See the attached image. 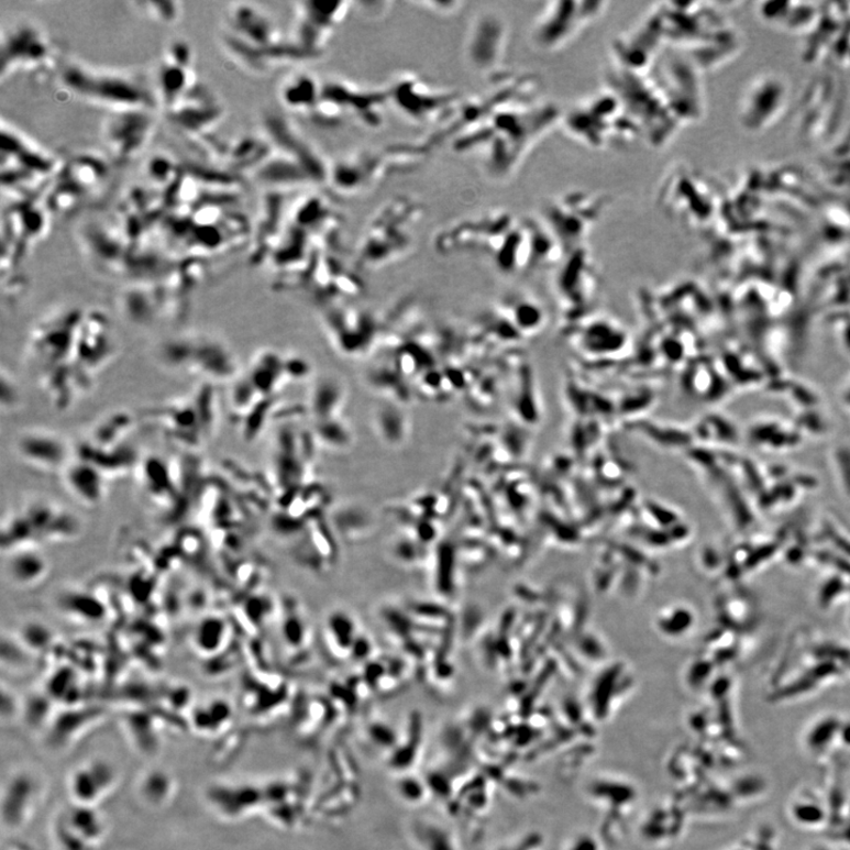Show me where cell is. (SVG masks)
I'll list each match as a JSON object with an SVG mask.
<instances>
[{"label": "cell", "instance_id": "obj_7", "mask_svg": "<svg viewBox=\"0 0 850 850\" xmlns=\"http://www.w3.org/2000/svg\"><path fill=\"white\" fill-rule=\"evenodd\" d=\"M148 417L163 427L169 438L189 448L200 446L212 437L219 417L212 384L205 383L189 399L151 410Z\"/></svg>", "mask_w": 850, "mask_h": 850}, {"label": "cell", "instance_id": "obj_9", "mask_svg": "<svg viewBox=\"0 0 850 850\" xmlns=\"http://www.w3.org/2000/svg\"><path fill=\"white\" fill-rule=\"evenodd\" d=\"M790 86L776 73H762L750 79L740 100V119L747 131H766L787 110Z\"/></svg>", "mask_w": 850, "mask_h": 850}, {"label": "cell", "instance_id": "obj_13", "mask_svg": "<svg viewBox=\"0 0 850 850\" xmlns=\"http://www.w3.org/2000/svg\"><path fill=\"white\" fill-rule=\"evenodd\" d=\"M14 448L29 466L44 472L63 473L76 457V446L66 437L45 428L22 431Z\"/></svg>", "mask_w": 850, "mask_h": 850}, {"label": "cell", "instance_id": "obj_20", "mask_svg": "<svg viewBox=\"0 0 850 850\" xmlns=\"http://www.w3.org/2000/svg\"><path fill=\"white\" fill-rule=\"evenodd\" d=\"M20 390L18 383L14 382L13 377L7 373L5 368L3 367L2 371V407L3 410H13L14 408H18L20 405Z\"/></svg>", "mask_w": 850, "mask_h": 850}, {"label": "cell", "instance_id": "obj_12", "mask_svg": "<svg viewBox=\"0 0 850 850\" xmlns=\"http://www.w3.org/2000/svg\"><path fill=\"white\" fill-rule=\"evenodd\" d=\"M0 47V77L3 82L18 70L47 66L54 56L49 38L38 27L26 23L3 29Z\"/></svg>", "mask_w": 850, "mask_h": 850}, {"label": "cell", "instance_id": "obj_2", "mask_svg": "<svg viewBox=\"0 0 850 850\" xmlns=\"http://www.w3.org/2000/svg\"><path fill=\"white\" fill-rule=\"evenodd\" d=\"M156 358L168 371L205 378L207 383L235 380L238 361L231 349L205 333L173 336L156 351Z\"/></svg>", "mask_w": 850, "mask_h": 850}, {"label": "cell", "instance_id": "obj_17", "mask_svg": "<svg viewBox=\"0 0 850 850\" xmlns=\"http://www.w3.org/2000/svg\"><path fill=\"white\" fill-rule=\"evenodd\" d=\"M399 405L382 406L375 411L374 426L377 435L393 445L404 444L409 437V421Z\"/></svg>", "mask_w": 850, "mask_h": 850}, {"label": "cell", "instance_id": "obj_4", "mask_svg": "<svg viewBox=\"0 0 850 850\" xmlns=\"http://www.w3.org/2000/svg\"><path fill=\"white\" fill-rule=\"evenodd\" d=\"M85 312L64 309L46 316L32 328L26 343V361L38 378L74 366L77 336Z\"/></svg>", "mask_w": 850, "mask_h": 850}, {"label": "cell", "instance_id": "obj_8", "mask_svg": "<svg viewBox=\"0 0 850 850\" xmlns=\"http://www.w3.org/2000/svg\"><path fill=\"white\" fill-rule=\"evenodd\" d=\"M118 354V342L110 320L101 312L85 313L79 329L73 365L89 390Z\"/></svg>", "mask_w": 850, "mask_h": 850}, {"label": "cell", "instance_id": "obj_1", "mask_svg": "<svg viewBox=\"0 0 850 850\" xmlns=\"http://www.w3.org/2000/svg\"><path fill=\"white\" fill-rule=\"evenodd\" d=\"M311 374V367L303 358L277 350H265L254 356L246 374L234 380L232 409L243 424L253 413L260 412L265 424L269 409L267 406L276 405L274 399L288 389V385L303 382Z\"/></svg>", "mask_w": 850, "mask_h": 850}, {"label": "cell", "instance_id": "obj_16", "mask_svg": "<svg viewBox=\"0 0 850 850\" xmlns=\"http://www.w3.org/2000/svg\"><path fill=\"white\" fill-rule=\"evenodd\" d=\"M152 288L140 286L130 287L122 291L120 296V309L128 319L132 320V323L139 325H147L153 323V320L157 316V310H163L162 294Z\"/></svg>", "mask_w": 850, "mask_h": 850}, {"label": "cell", "instance_id": "obj_3", "mask_svg": "<svg viewBox=\"0 0 850 850\" xmlns=\"http://www.w3.org/2000/svg\"><path fill=\"white\" fill-rule=\"evenodd\" d=\"M62 82L79 98L112 111L154 109L155 95L135 78L70 62L60 74Z\"/></svg>", "mask_w": 850, "mask_h": 850}, {"label": "cell", "instance_id": "obj_11", "mask_svg": "<svg viewBox=\"0 0 850 850\" xmlns=\"http://www.w3.org/2000/svg\"><path fill=\"white\" fill-rule=\"evenodd\" d=\"M324 323L333 347L352 358L367 356L382 340L383 325L364 311L330 310Z\"/></svg>", "mask_w": 850, "mask_h": 850}, {"label": "cell", "instance_id": "obj_10", "mask_svg": "<svg viewBox=\"0 0 850 850\" xmlns=\"http://www.w3.org/2000/svg\"><path fill=\"white\" fill-rule=\"evenodd\" d=\"M155 119L152 109L112 111L104 123V143L114 164L132 163L152 139Z\"/></svg>", "mask_w": 850, "mask_h": 850}, {"label": "cell", "instance_id": "obj_19", "mask_svg": "<svg viewBox=\"0 0 850 850\" xmlns=\"http://www.w3.org/2000/svg\"><path fill=\"white\" fill-rule=\"evenodd\" d=\"M144 14L159 23L172 24L180 18V3L175 2H144L137 3Z\"/></svg>", "mask_w": 850, "mask_h": 850}, {"label": "cell", "instance_id": "obj_5", "mask_svg": "<svg viewBox=\"0 0 850 850\" xmlns=\"http://www.w3.org/2000/svg\"><path fill=\"white\" fill-rule=\"evenodd\" d=\"M60 164L56 158L40 150L13 128L2 123V179L3 190L10 196L23 197L35 192L45 184L51 185Z\"/></svg>", "mask_w": 850, "mask_h": 850}, {"label": "cell", "instance_id": "obj_18", "mask_svg": "<svg viewBox=\"0 0 850 850\" xmlns=\"http://www.w3.org/2000/svg\"><path fill=\"white\" fill-rule=\"evenodd\" d=\"M45 571L43 560L35 554H22L11 559L9 572L12 579L19 584H31L40 579Z\"/></svg>", "mask_w": 850, "mask_h": 850}, {"label": "cell", "instance_id": "obj_6", "mask_svg": "<svg viewBox=\"0 0 850 850\" xmlns=\"http://www.w3.org/2000/svg\"><path fill=\"white\" fill-rule=\"evenodd\" d=\"M349 390L345 383L333 376L314 379L309 391L308 407L310 434L316 444L327 449H346L354 441L347 420Z\"/></svg>", "mask_w": 850, "mask_h": 850}, {"label": "cell", "instance_id": "obj_15", "mask_svg": "<svg viewBox=\"0 0 850 850\" xmlns=\"http://www.w3.org/2000/svg\"><path fill=\"white\" fill-rule=\"evenodd\" d=\"M62 475L64 484L78 500L96 505L103 499L106 475L93 464L76 456Z\"/></svg>", "mask_w": 850, "mask_h": 850}, {"label": "cell", "instance_id": "obj_14", "mask_svg": "<svg viewBox=\"0 0 850 850\" xmlns=\"http://www.w3.org/2000/svg\"><path fill=\"white\" fill-rule=\"evenodd\" d=\"M197 86L191 68V53L187 44L179 42L170 46L158 73V98L167 111L178 106L185 96Z\"/></svg>", "mask_w": 850, "mask_h": 850}]
</instances>
